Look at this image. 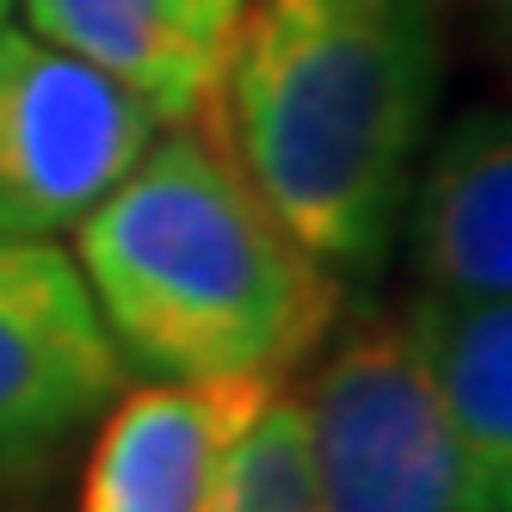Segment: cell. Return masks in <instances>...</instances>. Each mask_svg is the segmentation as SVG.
<instances>
[{
	"label": "cell",
	"instance_id": "obj_10",
	"mask_svg": "<svg viewBox=\"0 0 512 512\" xmlns=\"http://www.w3.org/2000/svg\"><path fill=\"white\" fill-rule=\"evenodd\" d=\"M210 512H321L297 389H278L272 408L253 420V432L241 438V451L223 475V494H216Z\"/></svg>",
	"mask_w": 512,
	"mask_h": 512
},
{
	"label": "cell",
	"instance_id": "obj_1",
	"mask_svg": "<svg viewBox=\"0 0 512 512\" xmlns=\"http://www.w3.org/2000/svg\"><path fill=\"white\" fill-rule=\"evenodd\" d=\"M445 87V0H241L216 142L334 278L383 272Z\"/></svg>",
	"mask_w": 512,
	"mask_h": 512
},
{
	"label": "cell",
	"instance_id": "obj_11",
	"mask_svg": "<svg viewBox=\"0 0 512 512\" xmlns=\"http://www.w3.org/2000/svg\"><path fill=\"white\" fill-rule=\"evenodd\" d=\"M475 7V25H482V38L494 44L500 68L512 75V0H469Z\"/></svg>",
	"mask_w": 512,
	"mask_h": 512
},
{
	"label": "cell",
	"instance_id": "obj_6",
	"mask_svg": "<svg viewBox=\"0 0 512 512\" xmlns=\"http://www.w3.org/2000/svg\"><path fill=\"white\" fill-rule=\"evenodd\" d=\"M272 377H192L124 389L93 426L81 512H210L223 475L272 408Z\"/></svg>",
	"mask_w": 512,
	"mask_h": 512
},
{
	"label": "cell",
	"instance_id": "obj_4",
	"mask_svg": "<svg viewBox=\"0 0 512 512\" xmlns=\"http://www.w3.org/2000/svg\"><path fill=\"white\" fill-rule=\"evenodd\" d=\"M167 124L105 68L0 25V241H56Z\"/></svg>",
	"mask_w": 512,
	"mask_h": 512
},
{
	"label": "cell",
	"instance_id": "obj_5",
	"mask_svg": "<svg viewBox=\"0 0 512 512\" xmlns=\"http://www.w3.org/2000/svg\"><path fill=\"white\" fill-rule=\"evenodd\" d=\"M130 364L62 241H0V494H25L75 457Z\"/></svg>",
	"mask_w": 512,
	"mask_h": 512
},
{
	"label": "cell",
	"instance_id": "obj_12",
	"mask_svg": "<svg viewBox=\"0 0 512 512\" xmlns=\"http://www.w3.org/2000/svg\"><path fill=\"white\" fill-rule=\"evenodd\" d=\"M13 7H19V0H0V25H7V13H13Z\"/></svg>",
	"mask_w": 512,
	"mask_h": 512
},
{
	"label": "cell",
	"instance_id": "obj_7",
	"mask_svg": "<svg viewBox=\"0 0 512 512\" xmlns=\"http://www.w3.org/2000/svg\"><path fill=\"white\" fill-rule=\"evenodd\" d=\"M426 297L512 303V112L482 105L426 142L401 235Z\"/></svg>",
	"mask_w": 512,
	"mask_h": 512
},
{
	"label": "cell",
	"instance_id": "obj_2",
	"mask_svg": "<svg viewBox=\"0 0 512 512\" xmlns=\"http://www.w3.org/2000/svg\"><path fill=\"white\" fill-rule=\"evenodd\" d=\"M68 235L118 358L149 383H284L346 303V278L198 124H167Z\"/></svg>",
	"mask_w": 512,
	"mask_h": 512
},
{
	"label": "cell",
	"instance_id": "obj_8",
	"mask_svg": "<svg viewBox=\"0 0 512 512\" xmlns=\"http://www.w3.org/2000/svg\"><path fill=\"white\" fill-rule=\"evenodd\" d=\"M25 31L105 68L161 124H198L216 99L241 0H19Z\"/></svg>",
	"mask_w": 512,
	"mask_h": 512
},
{
	"label": "cell",
	"instance_id": "obj_9",
	"mask_svg": "<svg viewBox=\"0 0 512 512\" xmlns=\"http://www.w3.org/2000/svg\"><path fill=\"white\" fill-rule=\"evenodd\" d=\"M432 377L457 426L475 512H512V303L420 297Z\"/></svg>",
	"mask_w": 512,
	"mask_h": 512
},
{
	"label": "cell",
	"instance_id": "obj_3",
	"mask_svg": "<svg viewBox=\"0 0 512 512\" xmlns=\"http://www.w3.org/2000/svg\"><path fill=\"white\" fill-rule=\"evenodd\" d=\"M297 401L321 512H475L420 309L352 321Z\"/></svg>",
	"mask_w": 512,
	"mask_h": 512
}]
</instances>
